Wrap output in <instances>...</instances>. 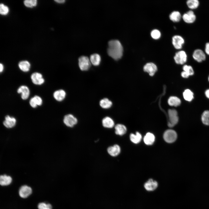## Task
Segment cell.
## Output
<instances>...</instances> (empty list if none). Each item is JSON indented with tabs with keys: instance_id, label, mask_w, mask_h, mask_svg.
Segmentation results:
<instances>
[{
	"instance_id": "cell-24",
	"label": "cell",
	"mask_w": 209,
	"mask_h": 209,
	"mask_svg": "<svg viewBox=\"0 0 209 209\" xmlns=\"http://www.w3.org/2000/svg\"><path fill=\"white\" fill-rule=\"evenodd\" d=\"M168 104L171 106L177 107L181 104V100L176 96H172L170 97L168 99Z\"/></svg>"
},
{
	"instance_id": "cell-22",
	"label": "cell",
	"mask_w": 209,
	"mask_h": 209,
	"mask_svg": "<svg viewBox=\"0 0 209 209\" xmlns=\"http://www.w3.org/2000/svg\"><path fill=\"white\" fill-rule=\"evenodd\" d=\"M90 60L91 64L95 66L99 65L101 61V57L98 54L94 53L91 55Z\"/></svg>"
},
{
	"instance_id": "cell-40",
	"label": "cell",
	"mask_w": 209,
	"mask_h": 209,
	"mask_svg": "<svg viewBox=\"0 0 209 209\" xmlns=\"http://www.w3.org/2000/svg\"><path fill=\"white\" fill-rule=\"evenodd\" d=\"M55 1L56 2L59 3H64V1H65L64 0H55Z\"/></svg>"
},
{
	"instance_id": "cell-12",
	"label": "cell",
	"mask_w": 209,
	"mask_h": 209,
	"mask_svg": "<svg viewBox=\"0 0 209 209\" xmlns=\"http://www.w3.org/2000/svg\"><path fill=\"white\" fill-rule=\"evenodd\" d=\"M144 71L148 73L151 76H153L157 70L156 65L152 63H147L143 68Z\"/></svg>"
},
{
	"instance_id": "cell-28",
	"label": "cell",
	"mask_w": 209,
	"mask_h": 209,
	"mask_svg": "<svg viewBox=\"0 0 209 209\" xmlns=\"http://www.w3.org/2000/svg\"><path fill=\"white\" fill-rule=\"evenodd\" d=\"M170 18L173 21L178 22L180 21L181 18V15L179 12L174 11L170 15Z\"/></svg>"
},
{
	"instance_id": "cell-23",
	"label": "cell",
	"mask_w": 209,
	"mask_h": 209,
	"mask_svg": "<svg viewBox=\"0 0 209 209\" xmlns=\"http://www.w3.org/2000/svg\"><path fill=\"white\" fill-rule=\"evenodd\" d=\"M12 179L9 176L6 175H1L0 177V184L1 185H7L12 182Z\"/></svg>"
},
{
	"instance_id": "cell-31",
	"label": "cell",
	"mask_w": 209,
	"mask_h": 209,
	"mask_svg": "<svg viewBox=\"0 0 209 209\" xmlns=\"http://www.w3.org/2000/svg\"><path fill=\"white\" fill-rule=\"evenodd\" d=\"M186 4L190 8L193 9L198 7L199 3L198 0H188L187 1Z\"/></svg>"
},
{
	"instance_id": "cell-38",
	"label": "cell",
	"mask_w": 209,
	"mask_h": 209,
	"mask_svg": "<svg viewBox=\"0 0 209 209\" xmlns=\"http://www.w3.org/2000/svg\"><path fill=\"white\" fill-rule=\"evenodd\" d=\"M181 76L183 78H187L190 75L187 73L183 71L181 73Z\"/></svg>"
},
{
	"instance_id": "cell-15",
	"label": "cell",
	"mask_w": 209,
	"mask_h": 209,
	"mask_svg": "<svg viewBox=\"0 0 209 209\" xmlns=\"http://www.w3.org/2000/svg\"><path fill=\"white\" fill-rule=\"evenodd\" d=\"M121 149L120 147L118 145L115 144L112 146L109 147L107 149L108 153L113 157L117 156L120 153Z\"/></svg>"
},
{
	"instance_id": "cell-30",
	"label": "cell",
	"mask_w": 209,
	"mask_h": 209,
	"mask_svg": "<svg viewBox=\"0 0 209 209\" xmlns=\"http://www.w3.org/2000/svg\"><path fill=\"white\" fill-rule=\"evenodd\" d=\"M201 120L203 124L209 125V110H206L203 112L201 116Z\"/></svg>"
},
{
	"instance_id": "cell-26",
	"label": "cell",
	"mask_w": 209,
	"mask_h": 209,
	"mask_svg": "<svg viewBox=\"0 0 209 209\" xmlns=\"http://www.w3.org/2000/svg\"><path fill=\"white\" fill-rule=\"evenodd\" d=\"M19 66L22 71L26 72L30 70V64L27 61H22L19 63Z\"/></svg>"
},
{
	"instance_id": "cell-5",
	"label": "cell",
	"mask_w": 209,
	"mask_h": 209,
	"mask_svg": "<svg viewBox=\"0 0 209 209\" xmlns=\"http://www.w3.org/2000/svg\"><path fill=\"white\" fill-rule=\"evenodd\" d=\"M175 62L178 64H183L186 62L187 60V55L183 51H179L176 53L174 57Z\"/></svg>"
},
{
	"instance_id": "cell-20",
	"label": "cell",
	"mask_w": 209,
	"mask_h": 209,
	"mask_svg": "<svg viewBox=\"0 0 209 209\" xmlns=\"http://www.w3.org/2000/svg\"><path fill=\"white\" fill-rule=\"evenodd\" d=\"M155 139V137L154 135L152 133L148 132L145 136L143 140L146 145H151L154 142Z\"/></svg>"
},
{
	"instance_id": "cell-17",
	"label": "cell",
	"mask_w": 209,
	"mask_h": 209,
	"mask_svg": "<svg viewBox=\"0 0 209 209\" xmlns=\"http://www.w3.org/2000/svg\"><path fill=\"white\" fill-rule=\"evenodd\" d=\"M42 103V99L39 96H35L30 100L29 103L31 107L36 108L37 106L41 105Z\"/></svg>"
},
{
	"instance_id": "cell-21",
	"label": "cell",
	"mask_w": 209,
	"mask_h": 209,
	"mask_svg": "<svg viewBox=\"0 0 209 209\" xmlns=\"http://www.w3.org/2000/svg\"><path fill=\"white\" fill-rule=\"evenodd\" d=\"M115 133L118 135L122 136L125 134L127 131L126 127L124 125L118 124L115 127Z\"/></svg>"
},
{
	"instance_id": "cell-29",
	"label": "cell",
	"mask_w": 209,
	"mask_h": 209,
	"mask_svg": "<svg viewBox=\"0 0 209 209\" xmlns=\"http://www.w3.org/2000/svg\"><path fill=\"white\" fill-rule=\"evenodd\" d=\"M183 96L185 100L188 101H191L194 98L193 93L189 89H186L184 91Z\"/></svg>"
},
{
	"instance_id": "cell-10",
	"label": "cell",
	"mask_w": 209,
	"mask_h": 209,
	"mask_svg": "<svg viewBox=\"0 0 209 209\" xmlns=\"http://www.w3.org/2000/svg\"><path fill=\"white\" fill-rule=\"evenodd\" d=\"M31 78L33 83L36 85L42 84L44 82L42 75L37 72L33 73L31 76Z\"/></svg>"
},
{
	"instance_id": "cell-3",
	"label": "cell",
	"mask_w": 209,
	"mask_h": 209,
	"mask_svg": "<svg viewBox=\"0 0 209 209\" xmlns=\"http://www.w3.org/2000/svg\"><path fill=\"white\" fill-rule=\"evenodd\" d=\"M78 64L81 70L87 71L90 68L91 63L90 59L87 57L82 56L78 59Z\"/></svg>"
},
{
	"instance_id": "cell-36",
	"label": "cell",
	"mask_w": 209,
	"mask_h": 209,
	"mask_svg": "<svg viewBox=\"0 0 209 209\" xmlns=\"http://www.w3.org/2000/svg\"><path fill=\"white\" fill-rule=\"evenodd\" d=\"M39 209H52V207L50 204H46L44 203H40L38 205Z\"/></svg>"
},
{
	"instance_id": "cell-2",
	"label": "cell",
	"mask_w": 209,
	"mask_h": 209,
	"mask_svg": "<svg viewBox=\"0 0 209 209\" xmlns=\"http://www.w3.org/2000/svg\"><path fill=\"white\" fill-rule=\"evenodd\" d=\"M169 122L168 126L172 127L175 125L179 121V117L177 111L174 109H169L168 111Z\"/></svg>"
},
{
	"instance_id": "cell-41",
	"label": "cell",
	"mask_w": 209,
	"mask_h": 209,
	"mask_svg": "<svg viewBox=\"0 0 209 209\" xmlns=\"http://www.w3.org/2000/svg\"><path fill=\"white\" fill-rule=\"evenodd\" d=\"M0 72H1L3 71V65L1 63L0 64Z\"/></svg>"
},
{
	"instance_id": "cell-25",
	"label": "cell",
	"mask_w": 209,
	"mask_h": 209,
	"mask_svg": "<svg viewBox=\"0 0 209 209\" xmlns=\"http://www.w3.org/2000/svg\"><path fill=\"white\" fill-rule=\"evenodd\" d=\"M112 102L107 98L101 100L100 102V105L101 107L105 109L110 108L112 105Z\"/></svg>"
},
{
	"instance_id": "cell-14",
	"label": "cell",
	"mask_w": 209,
	"mask_h": 209,
	"mask_svg": "<svg viewBox=\"0 0 209 209\" xmlns=\"http://www.w3.org/2000/svg\"><path fill=\"white\" fill-rule=\"evenodd\" d=\"M32 192L31 188L27 185H24L20 188L19 194L22 198H26L30 195Z\"/></svg>"
},
{
	"instance_id": "cell-42",
	"label": "cell",
	"mask_w": 209,
	"mask_h": 209,
	"mask_svg": "<svg viewBox=\"0 0 209 209\" xmlns=\"http://www.w3.org/2000/svg\"><path fill=\"white\" fill-rule=\"evenodd\" d=\"M208 80H209V77H208Z\"/></svg>"
},
{
	"instance_id": "cell-35",
	"label": "cell",
	"mask_w": 209,
	"mask_h": 209,
	"mask_svg": "<svg viewBox=\"0 0 209 209\" xmlns=\"http://www.w3.org/2000/svg\"><path fill=\"white\" fill-rule=\"evenodd\" d=\"M9 11L8 7L4 5L3 4H1L0 5V13L1 15H6Z\"/></svg>"
},
{
	"instance_id": "cell-39",
	"label": "cell",
	"mask_w": 209,
	"mask_h": 209,
	"mask_svg": "<svg viewBox=\"0 0 209 209\" xmlns=\"http://www.w3.org/2000/svg\"><path fill=\"white\" fill-rule=\"evenodd\" d=\"M205 94L206 97L209 99V89H207L206 91Z\"/></svg>"
},
{
	"instance_id": "cell-11",
	"label": "cell",
	"mask_w": 209,
	"mask_h": 209,
	"mask_svg": "<svg viewBox=\"0 0 209 209\" xmlns=\"http://www.w3.org/2000/svg\"><path fill=\"white\" fill-rule=\"evenodd\" d=\"M192 57L195 60L199 62L205 60L206 58L205 54L202 50L200 49H196L194 51Z\"/></svg>"
},
{
	"instance_id": "cell-37",
	"label": "cell",
	"mask_w": 209,
	"mask_h": 209,
	"mask_svg": "<svg viewBox=\"0 0 209 209\" xmlns=\"http://www.w3.org/2000/svg\"><path fill=\"white\" fill-rule=\"evenodd\" d=\"M205 51L207 54L209 55V42L207 43L206 44Z\"/></svg>"
},
{
	"instance_id": "cell-34",
	"label": "cell",
	"mask_w": 209,
	"mask_h": 209,
	"mask_svg": "<svg viewBox=\"0 0 209 209\" xmlns=\"http://www.w3.org/2000/svg\"><path fill=\"white\" fill-rule=\"evenodd\" d=\"M161 35L160 32L157 29L154 30L151 32L152 37L155 39H157L159 38L161 36Z\"/></svg>"
},
{
	"instance_id": "cell-6",
	"label": "cell",
	"mask_w": 209,
	"mask_h": 209,
	"mask_svg": "<svg viewBox=\"0 0 209 209\" xmlns=\"http://www.w3.org/2000/svg\"><path fill=\"white\" fill-rule=\"evenodd\" d=\"M78 120L74 116L71 114L66 115L64 117L63 122L67 126L72 127L78 122Z\"/></svg>"
},
{
	"instance_id": "cell-16",
	"label": "cell",
	"mask_w": 209,
	"mask_h": 209,
	"mask_svg": "<svg viewBox=\"0 0 209 209\" xmlns=\"http://www.w3.org/2000/svg\"><path fill=\"white\" fill-rule=\"evenodd\" d=\"M17 92L21 93V98L23 100L27 99L29 96L30 91L27 87L22 85L19 87L17 90Z\"/></svg>"
},
{
	"instance_id": "cell-7",
	"label": "cell",
	"mask_w": 209,
	"mask_h": 209,
	"mask_svg": "<svg viewBox=\"0 0 209 209\" xmlns=\"http://www.w3.org/2000/svg\"><path fill=\"white\" fill-rule=\"evenodd\" d=\"M158 185V183L156 181L151 179L145 183L144 186L147 191L151 192L155 190Z\"/></svg>"
},
{
	"instance_id": "cell-19",
	"label": "cell",
	"mask_w": 209,
	"mask_h": 209,
	"mask_svg": "<svg viewBox=\"0 0 209 209\" xmlns=\"http://www.w3.org/2000/svg\"><path fill=\"white\" fill-rule=\"evenodd\" d=\"M66 93L65 91L62 89L55 91L53 93V97L55 99L58 101H62L65 98Z\"/></svg>"
},
{
	"instance_id": "cell-4",
	"label": "cell",
	"mask_w": 209,
	"mask_h": 209,
	"mask_svg": "<svg viewBox=\"0 0 209 209\" xmlns=\"http://www.w3.org/2000/svg\"><path fill=\"white\" fill-rule=\"evenodd\" d=\"M164 140L168 143H172L176 140L177 135L176 132L174 130L169 129L166 130L163 134Z\"/></svg>"
},
{
	"instance_id": "cell-18",
	"label": "cell",
	"mask_w": 209,
	"mask_h": 209,
	"mask_svg": "<svg viewBox=\"0 0 209 209\" xmlns=\"http://www.w3.org/2000/svg\"><path fill=\"white\" fill-rule=\"evenodd\" d=\"M103 126L105 128H111L114 125V122L113 119L108 116L104 118L102 120Z\"/></svg>"
},
{
	"instance_id": "cell-1",
	"label": "cell",
	"mask_w": 209,
	"mask_h": 209,
	"mask_svg": "<svg viewBox=\"0 0 209 209\" xmlns=\"http://www.w3.org/2000/svg\"><path fill=\"white\" fill-rule=\"evenodd\" d=\"M107 53L108 55L115 60L121 58L122 55L123 49L122 46L118 40H112L108 43Z\"/></svg>"
},
{
	"instance_id": "cell-8",
	"label": "cell",
	"mask_w": 209,
	"mask_h": 209,
	"mask_svg": "<svg viewBox=\"0 0 209 209\" xmlns=\"http://www.w3.org/2000/svg\"><path fill=\"white\" fill-rule=\"evenodd\" d=\"M184 42V39L180 35H175L172 37V43L176 49H179L182 48Z\"/></svg>"
},
{
	"instance_id": "cell-27",
	"label": "cell",
	"mask_w": 209,
	"mask_h": 209,
	"mask_svg": "<svg viewBox=\"0 0 209 209\" xmlns=\"http://www.w3.org/2000/svg\"><path fill=\"white\" fill-rule=\"evenodd\" d=\"M131 140L133 143L137 144L139 143L142 139V136L140 133L138 132L136 134H131L130 136Z\"/></svg>"
},
{
	"instance_id": "cell-13",
	"label": "cell",
	"mask_w": 209,
	"mask_h": 209,
	"mask_svg": "<svg viewBox=\"0 0 209 209\" xmlns=\"http://www.w3.org/2000/svg\"><path fill=\"white\" fill-rule=\"evenodd\" d=\"M16 120L15 118L7 115L5 117V120L3 122L4 125L7 128H12L16 125Z\"/></svg>"
},
{
	"instance_id": "cell-32",
	"label": "cell",
	"mask_w": 209,
	"mask_h": 209,
	"mask_svg": "<svg viewBox=\"0 0 209 209\" xmlns=\"http://www.w3.org/2000/svg\"><path fill=\"white\" fill-rule=\"evenodd\" d=\"M183 69L184 71L190 75H192L194 74V71L193 69L190 66L185 65L183 66Z\"/></svg>"
},
{
	"instance_id": "cell-9",
	"label": "cell",
	"mask_w": 209,
	"mask_h": 209,
	"mask_svg": "<svg viewBox=\"0 0 209 209\" xmlns=\"http://www.w3.org/2000/svg\"><path fill=\"white\" fill-rule=\"evenodd\" d=\"M182 18L185 22L190 24L193 23L195 21L196 16L194 12L190 10L183 15Z\"/></svg>"
},
{
	"instance_id": "cell-33",
	"label": "cell",
	"mask_w": 209,
	"mask_h": 209,
	"mask_svg": "<svg viewBox=\"0 0 209 209\" xmlns=\"http://www.w3.org/2000/svg\"><path fill=\"white\" fill-rule=\"evenodd\" d=\"M37 3L36 0H26L24 1L25 5L28 7H32L36 6Z\"/></svg>"
}]
</instances>
